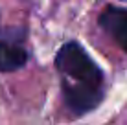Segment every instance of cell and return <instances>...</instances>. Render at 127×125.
Here are the masks:
<instances>
[{"instance_id":"7a4b0ae2","label":"cell","mask_w":127,"mask_h":125,"mask_svg":"<svg viewBox=\"0 0 127 125\" xmlns=\"http://www.w3.org/2000/svg\"><path fill=\"white\" fill-rule=\"evenodd\" d=\"M99 28L127 53V7L107 6L98 17Z\"/></svg>"},{"instance_id":"6da1fadb","label":"cell","mask_w":127,"mask_h":125,"mask_svg":"<svg viewBox=\"0 0 127 125\" xmlns=\"http://www.w3.org/2000/svg\"><path fill=\"white\" fill-rule=\"evenodd\" d=\"M61 79V96L76 118L96 110L105 98V74L79 42L68 41L54 59Z\"/></svg>"},{"instance_id":"3957f363","label":"cell","mask_w":127,"mask_h":125,"mask_svg":"<svg viewBox=\"0 0 127 125\" xmlns=\"http://www.w3.org/2000/svg\"><path fill=\"white\" fill-rule=\"evenodd\" d=\"M28 51L19 44V41L0 39V72L20 70L28 63Z\"/></svg>"}]
</instances>
